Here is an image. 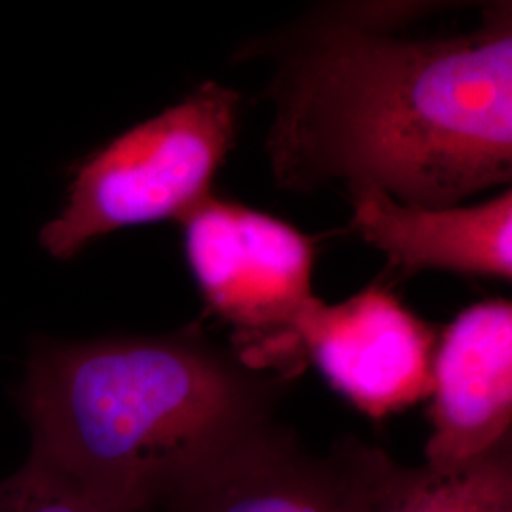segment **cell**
I'll return each mask as SVG.
<instances>
[{
	"label": "cell",
	"mask_w": 512,
	"mask_h": 512,
	"mask_svg": "<svg viewBox=\"0 0 512 512\" xmlns=\"http://www.w3.org/2000/svg\"><path fill=\"white\" fill-rule=\"evenodd\" d=\"M300 344L306 363L372 420L431 393L439 332L380 281L336 306L317 300L300 325Z\"/></svg>",
	"instance_id": "8992f818"
},
{
	"label": "cell",
	"mask_w": 512,
	"mask_h": 512,
	"mask_svg": "<svg viewBox=\"0 0 512 512\" xmlns=\"http://www.w3.org/2000/svg\"><path fill=\"white\" fill-rule=\"evenodd\" d=\"M241 103L234 88L203 82L78 160L63 209L38 232L40 247L55 260H73L112 232L179 222L213 194L238 139Z\"/></svg>",
	"instance_id": "3957f363"
},
{
	"label": "cell",
	"mask_w": 512,
	"mask_h": 512,
	"mask_svg": "<svg viewBox=\"0 0 512 512\" xmlns=\"http://www.w3.org/2000/svg\"><path fill=\"white\" fill-rule=\"evenodd\" d=\"M351 230L401 277L425 270L511 281L512 192L471 207H416L366 188L349 194Z\"/></svg>",
	"instance_id": "ba28073f"
},
{
	"label": "cell",
	"mask_w": 512,
	"mask_h": 512,
	"mask_svg": "<svg viewBox=\"0 0 512 512\" xmlns=\"http://www.w3.org/2000/svg\"><path fill=\"white\" fill-rule=\"evenodd\" d=\"M287 382L190 325L35 340L16 403L31 429L29 458L112 511L154 512L275 425Z\"/></svg>",
	"instance_id": "7a4b0ae2"
},
{
	"label": "cell",
	"mask_w": 512,
	"mask_h": 512,
	"mask_svg": "<svg viewBox=\"0 0 512 512\" xmlns=\"http://www.w3.org/2000/svg\"><path fill=\"white\" fill-rule=\"evenodd\" d=\"M391 458L363 440L308 450L275 423L213 463L164 512H372Z\"/></svg>",
	"instance_id": "5b68a950"
},
{
	"label": "cell",
	"mask_w": 512,
	"mask_h": 512,
	"mask_svg": "<svg viewBox=\"0 0 512 512\" xmlns=\"http://www.w3.org/2000/svg\"><path fill=\"white\" fill-rule=\"evenodd\" d=\"M0 512H116L54 469L27 459L0 480Z\"/></svg>",
	"instance_id": "30bf717a"
},
{
	"label": "cell",
	"mask_w": 512,
	"mask_h": 512,
	"mask_svg": "<svg viewBox=\"0 0 512 512\" xmlns=\"http://www.w3.org/2000/svg\"><path fill=\"white\" fill-rule=\"evenodd\" d=\"M435 2H334L256 38L274 61L266 154L289 192L382 190L456 207L512 181V4L469 31L421 29Z\"/></svg>",
	"instance_id": "6da1fadb"
},
{
	"label": "cell",
	"mask_w": 512,
	"mask_h": 512,
	"mask_svg": "<svg viewBox=\"0 0 512 512\" xmlns=\"http://www.w3.org/2000/svg\"><path fill=\"white\" fill-rule=\"evenodd\" d=\"M425 465L452 469L512 440V304L492 298L459 311L433 359Z\"/></svg>",
	"instance_id": "52a82bcc"
},
{
	"label": "cell",
	"mask_w": 512,
	"mask_h": 512,
	"mask_svg": "<svg viewBox=\"0 0 512 512\" xmlns=\"http://www.w3.org/2000/svg\"><path fill=\"white\" fill-rule=\"evenodd\" d=\"M179 224L207 310L234 330L232 351L291 382L306 366L300 325L319 300L311 289L315 239L215 192Z\"/></svg>",
	"instance_id": "277c9868"
},
{
	"label": "cell",
	"mask_w": 512,
	"mask_h": 512,
	"mask_svg": "<svg viewBox=\"0 0 512 512\" xmlns=\"http://www.w3.org/2000/svg\"><path fill=\"white\" fill-rule=\"evenodd\" d=\"M372 512H512V440L452 469L391 459Z\"/></svg>",
	"instance_id": "9c48e42d"
}]
</instances>
